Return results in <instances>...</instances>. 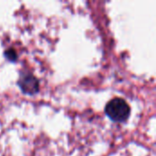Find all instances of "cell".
<instances>
[{
  "label": "cell",
  "mask_w": 156,
  "mask_h": 156,
  "mask_svg": "<svg viewBox=\"0 0 156 156\" xmlns=\"http://www.w3.org/2000/svg\"><path fill=\"white\" fill-rule=\"evenodd\" d=\"M105 113L112 121L123 122L129 118L131 108L123 99L114 98L106 104Z\"/></svg>",
  "instance_id": "6da1fadb"
},
{
  "label": "cell",
  "mask_w": 156,
  "mask_h": 156,
  "mask_svg": "<svg viewBox=\"0 0 156 156\" xmlns=\"http://www.w3.org/2000/svg\"><path fill=\"white\" fill-rule=\"evenodd\" d=\"M17 85L21 91L27 95H34L39 90L38 80L29 72L20 73L19 79L17 80Z\"/></svg>",
  "instance_id": "7a4b0ae2"
},
{
  "label": "cell",
  "mask_w": 156,
  "mask_h": 156,
  "mask_svg": "<svg viewBox=\"0 0 156 156\" xmlns=\"http://www.w3.org/2000/svg\"><path fill=\"white\" fill-rule=\"evenodd\" d=\"M5 57L6 58V59H8L9 61H12V62H15L17 59V54H16V50L12 48H7L5 51Z\"/></svg>",
  "instance_id": "3957f363"
}]
</instances>
